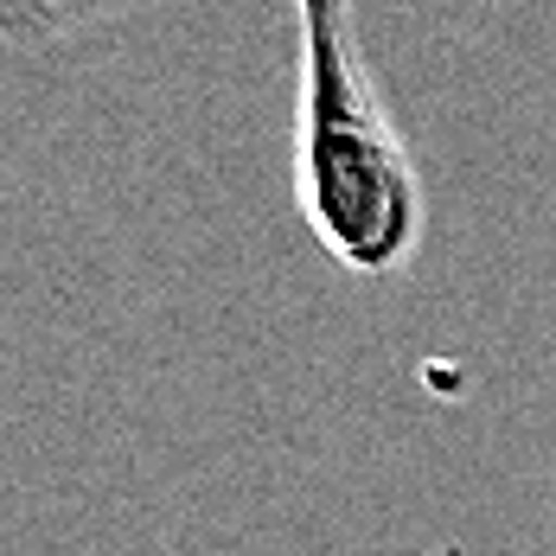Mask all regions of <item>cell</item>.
I'll return each mask as SVG.
<instances>
[{
  "label": "cell",
  "mask_w": 556,
  "mask_h": 556,
  "mask_svg": "<svg viewBox=\"0 0 556 556\" xmlns=\"http://www.w3.org/2000/svg\"><path fill=\"white\" fill-rule=\"evenodd\" d=\"M294 205L345 276L384 281L422 243V173L358 39V0H294Z\"/></svg>",
  "instance_id": "1"
},
{
  "label": "cell",
  "mask_w": 556,
  "mask_h": 556,
  "mask_svg": "<svg viewBox=\"0 0 556 556\" xmlns=\"http://www.w3.org/2000/svg\"><path fill=\"white\" fill-rule=\"evenodd\" d=\"M128 0H0V46L13 52H46L90 26L115 20Z\"/></svg>",
  "instance_id": "2"
}]
</instances>
